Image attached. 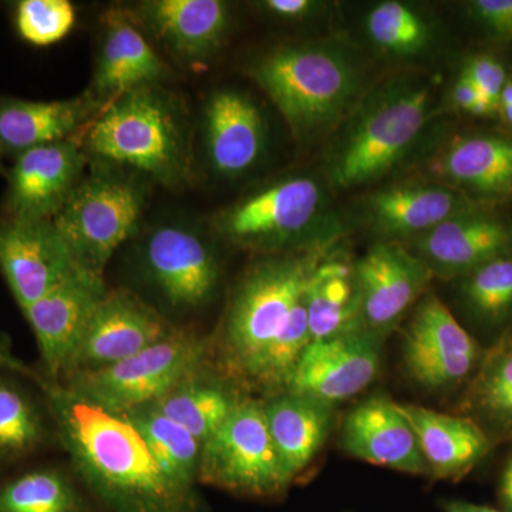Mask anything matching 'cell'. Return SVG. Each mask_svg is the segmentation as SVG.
<instances>
[{"instance_id": "cell-1", "label": "cell", "mask_w": 512, "mask_h": 512, "mask_svg": "<svg viewBox=\"0 0 512 512\" xmlns=\"http://www.w3.org/2000/svg\"><path fill=\"white\" fill-rule=\"evenodd\" d=\"M60 443L82 483L110 512H204L200 494L165 478L136 427L87 402L62 382L37 376Z\"/></svg>"}, {"instance_id": "cell-2", "label": "cell", "mask_w": 512, "mask_h": 512, "mask_svg": "<svg viewBox=\"0 0 512 512\" xmlns=\"http://www.w3.org/2000/svg\"><path fill=\"white\" fill-rule=\"evenodd\" d=\"M436 114V90L420 74L370 86L330 136L325 178L332 190L380 183L416 156Z\"/></svg>"}, {"instance_id": "cell-3", "label": "cell", "mask_w": 512, "mask_h": 512, "mask_svg": "<svg viewBox=\"0 0 512 512\" xmlns=\"http://www.w3.org/2000/svg\"><path fill=\"white\" fill-rule=\"evenodd\" d=\"M247 74L303 146L330 138L370 87L362 59L340 39L282 43L251 60Z\"/></svg>"}, {"instance_id": "cell-4", "label": "cell", "mask_w": 512, "mask_h": 512, "mask_svg": "<svg viewBox=\"0 0 512 512\" xmlns=\"http://www.w3.org/2000/svg\"><path fill=\"white\" fill-rule=\"evenodd\" d=\"M79 138L89 161L127 168L168 190H183L194 177L188 110L163 84L121 94Z\"/></svg>"}, {"instance_id": "cell-5", "label": "cell", "mask_w": 512, "mask_h": 512, "mask_svg": "<svg viewBox=\"0 0 512 512\" xmlns=\"http://www.w3.org/2000/svg\"><path fill=\"white\" fill-rule=\"evenodd\" d=\"M325 175H281L212 215V234L244 251L278 255L338 241Z\"/></svg>"}, {"instance_id": "cell-6", "label": "cell", "mask_w": 512, "mask_h": 512, "mask_svg": "<svg viewBox=\"0 0 512 512\" xmlns=\"http://www.w3.org/2000/svg\"><path fill=\"white\" fill-rule=\"evenodd\" d=\"M338 241L268 256L252 266L229 299L221 346L229 375L241 380L284 330L316 266Z\"/></svg>"}, {"instance_id": "cell-7", "label": "cell", "mask_w": 512, "mask_h": 512, "mask_svg": "<svg viewBox=\"0 0 512 512\" xmlns=\"http://www.w3.org/2000/svg\"><path fill=\"white\" fill-rule=\"evenodd\" d=\"M89 164L52 222L77 268L104 278L111 256L140 227L150 181L117 165Z\"/></svg>"}, {"instance_id": "cell-8", "label": "cell", "mask_w": 512, "mask_h": 512, "mask_svg": "<svg viewBox=\"0 0 512 512\" xmlns=\"http://www.w3.org/2000/svg\"><path fill=\"white\" fill-rule=\"evenodd\" d=\"M210 340L175 329L168 338L123 362L60 380L72 392L107 412L123 414L156 403L192 370L205 365Z\"/></svg>"}, {"instance_id": "cell-9", "label": "cell", "mask_w": 512, "mask_h": 512, "mask_svg": "<svg viewBox=\"0 0 512 512\" xmlns=\"http://www.w3.org/2000/svg\"><path fill=\"white\" fill-rule=\"evenodd\" d=\"M198 483L254 500H276L292 487L266 426L262 402L244 397L202 444Z\"/></svg>"}, {"instance_id": "cell-10", "label": "cell", "mask_w": 512, "mask_h": 512, "mask_svg": "<svg viewBox=\"0 0 512 512\" xmlns=\"http://www.w3.org/2000/svg\"><path fill=\"white\" fill-rule=\"evenodd\" d=\"M141 268L148 284L178 311H194L214 298L221 264L211 239L188 222H163L141 241Z\"/></svg>"}, {"instance_id": "cell-11", "label": "cell", "mask_w": 512, "mask_h": 512, "mask_svg": "<svg viewBox=\"0 0 512 512\" xmlns=\"http://www.w3.org/2000/svg\"><path fill=\"white\" fill-rule=\"evenodd\" d=\"M402 356L414 382L430 392H444L477 369L481 349L439 296L426 293L404 329Z\"/></svg>"}, {"instance_id": "cell-12", "label": "cell", "mask_w": 512, "mask_h": 512, "mask_svg": "<svg viewBox=\"0 0 512 512\" xmlns=\"http://www.w3.org/2000/svg\"><path fill=\"white\" fill-rule=\"evenodd\" d=\"M124 8L148 39L188 69L212 62L234 25L231 5L222 0H144Z\"/></svg>"}, {"instance_id": "cell-13", "label": "cell", "mask_w": 512, "mask_h": 512, "mask_svg": "<svg viewBox=\"0 0 512 512\" xmlns=\"http://www.w3.org/2000/svg\"><path fill=\"white\" fill-rule=\"evenodd\" d=\"M202 157L208 171L224 181H238L264 163L269 150L268 121L244 90H214L201 109Z\"/></svg>"}, {"instance_id": "cell-14", "label": "cell", "mask_w": 512, "mask_h": 512, "mask_svg": "<svg viewBox=\"0 0 512 512\" xmlns=\"http://www.w3.org/2000/svg\"><path fill=\"white\" fill-rule=\"evenodd\" d=\"M476 207L483 205L429 177L367 192L360 200L359 221L377 242L409 244L448 218Z\"/></svg>"}, {"instance_id": "cell-15", "label": "cell", "mask_w": 512, "mask_h": 512, "mask_svg": "<svg viewBox=\"0 0 512 512\" xmlns=\"http://www.w3.org/2000/svg\"><path fill=\"white\" fill-rule=\"evenodd\" d=\"M363 328L386 339L433 281L427 265L400 242H377L355 261Z\"/></svg>"}, {"instance_id": "cell-16", "label": "cell", "mask_w": 512, "mask_h": 512, "mask_svg": "<svg viewBox=\"0 0 512 512\" xmlns=\"http://www.w3.org/2000/svg\"><path fill=\"white\" fill-rule=\"evenodd\" d=\"M175 329L136 293L109 291L93 313L64 377L123 362L168 338Z\"/></svg>"}, {"instance_id": "cell-17", "label": "cell", "mask_w": 512, "mask_h": 512, "mask_svg": "<svg viewBox=\"0 0 512 512\" xmlns=\"http://www.w3.org/2000/svg\"><path fill=\"white\" fill-rule=\"evenodd\" d=\"M383 342L382 336L365 328L312 342L286 390L332 406L346 402L379 375Z\"/></svg>"}, {"instance_id": "cell-18", "label": "cell", "mask_w": 512, "mask_h": 512, "mask_svg": "<svg viewBox=\"0 0 512 512\" xmlns=\"http://www.w3.org/2000/svg\"><path fill=\"white\" fill-rule=\"evenodd\" d=\"M87 165L79 136L20 154L8 174L3 214L52 221L82 181Z\"/></svg>"}, {"instance_id": "cell-19", "label": "cell", "mask_w": 512, "mask_h": 512, "mask_svg": "<svg viewBox=\"0 0 512 512\" xmlns=\"http://www.w3.org/2000/svg\"><path fill=\"white\" fill-rule=\"evenodd\" d=\"M109 289L104 278L77 269L25 309L45 366V377L60 380L69 372L97 306Z\"/></svg>"}, {"instance_id": "cell-20", "label": "cell", "mask_w": 512, "mask_h": 512, "mask_svg": "<svg viewBox=\"0 0 512 512\" xmlns=\"http://www.w3.org/2000/svg\"><path fill=\"white\" fill-rule=\"evenodd\" d=\"M404 245L434 278L460 279L495 258L512 254V221L493 208H471Z\"/></svg>"}, {"instance_id": "cell-21", "label": "cell", "mask_w": 512, "mask_h": 512, "mask_svg": "<svg viewBox=\"0 0 512 512\" xmlns=\"http://www.w3.org/2000/svg\"><path fill=\"white\" fill-rule=\"evenodd\" d=\"M77 269L52 221H0V271L22 312Z\"/></svg>"}, {"instance_id": "cell-22", "label": "cell", "mask_w": 512, "mask_h": 512, "mask_svg": "<svg viewBox=\"0 0 512 512\" xmlns=\"http://www.w3.org/2000/svg\"><path fill=\"white\" fill-rule=\"evenodd\" d=\"M100 45L93 79L84 92L103 109L121 94L174 76L124 6H113L101 16Z\"/></svg>"}, {"instance_id": "cell-23", "label": "cell", "mask_w": 512, "mask_h": 512, "mask_svg": "<svg viewBox=\"0 0 512 512\" xmlns=\"http://www.w3.org/2000/svg\"><path fill=\"white\" fill-rule=\"evenodd\" d=\"M430 178L494 208L512 200V136L457 134L427 160Z\"/></svg>"}, {"instance_id": "cell-24", "label": "cell", "mask_w": 512, "mask_h": 512, "mask_svg": "<svg viewBox=\"0 0 512 512\" xmlns=\"http://www.w3.org/2000/svg\"><path fill=\"white\" fill-rule=\"evenodd\" d=\"M340 446L350 457L373 466L429 476L412 426L387 397H370L346 414Z\"/></svg>"}, {"instance_id": "cell-25", "label": "cell", "mask_w": 512, "mask_h": 512, "mask_svg": "<svg viewBox=\"0 0 512 512\" xmlns=\"http://www.w3.org/2000/svg\"><path fill=\"white\" fill-rule=\"evenodd\" d=\"M100 110L86 92L57 101L0 96V154L15 160L32 148L79 136Z\"/></svg>"}, {"instance_id": "cell-26", "label": "cell", "mask_w": 512, "mask_h": 512, "mask_svg": "<svg viewBox=\"0 0 512 512\" xmlns=\"http://www.w3.org/2000/svg\"><path fill=\"white\" fill-rule=\"evenodd\" d=\"M416 434L429 476L460 480L491 450L487 431L470 417L451 416L417 404L397 403Z\"/></svg>"}, {"instance_id": "cell-27", "label": "cell", "mask_w": 512, "mask_h": 512, "mask_svg": "<svg viewBox=\"0 0 512 512\" xmlns=\"http://www.w3.org/2000/svg\"><path fill=\"white\" fill-rule=\"evenodd\" d=\"M262 409L276 453L293 484L325 446L335 406L285 390L262 402Z\"/></svg>"}, {"instance_id": "cell-28", "label": "cell", "mask_w": 512, "mask_h": 512, "mask_svg": "<svg viewBox=\"0 0 512 512\" xmlns=\"http://www.w3.org/2000/svg\"><path fill=\"white\" fill-rule=\"evenodd\" d=\"M312 342L363 328L355 261L333 249L316 266L305 289Z\"/></svg>"}, {"instance_id": "cell-29", "label": "cell", "mask_w": 512, "mask_h": 512, "mask_svg": "<svg viewBox=\"0 0 512 512\" xmlns=\"http://www.w3.org/2000/svg\"><path fill=\"white\" fill-rule=\"evenodd\" d=\"M244 396L238 387L208 365L192 370L153 406L180 424L201 446L215 433Z\"/></svg>"}, {"instance_id": "cell-30", "label": "cell", "mask_w": 512, "mask_h": 512, "mask_svg": "<svg viewBox=\"0 0 512 512\" xmlns=\"http://www.w3.org/2000/svg\"><path fill=\"white\" fill-rule=\"evenodd\" d=\"M367 43L382 55L397 60L429 56L439 43V28L419 6L400 0H383L363 18Z\"/></svg>"}, {"instance_id": "cell-31", "label": "cell", "mask_w": 512, "mask_h": 512, "mask_svg": "<svg viewBox=\"0 0 512 512\" xmlns=\"http://www.w3.org/2000/svg\"><path fill=\"white\" fill-rule=\"evenodd\" d=\"M147 444L165 478L188 494L197 493L201 443L180 424L158 412L153 404L123 413Z\"/></svg>"}, {"instance_id": "cell-32", "label": "cell", "mask_w": 512, "mask_h": 512, "mask_svg": "<svg viewBox=\"0 0 512 512\" xmlns=\"http://www.w3.org/2000/svg\"><path fill=\"white\" fill-rule=\"evenodd\" d=\"M0 512H90V508L72 478L57 468H39L0 485Z\"/></svg>"}, {"instance_id": "cell-33", "label": "cell", "mask_w": 512, "mask_h": 512, "mask_svg": "<svg viewBox=\"0 0 512 512\" xmlns=\"http://www.w3.org/2000/svg\"><path fill=\"white\" fill-rule=\"evenodd\" d=\"M467 404L494 433L512 439V338L495 346L478 365Z\"/></svg>"}, {"instance_id": "cell-34", "label": "cell", "mask_w": 512, "mask_h": 512, "mask_svg": "<svg viewBox=\"0 0 512 512\" xmlns=\"http://www.w3.org/2000/svg\"><path fill=\"white\" fill-rule=\"evenodd\" d=\"M311 343L303 292L292 309L284 330L272 340L271 345L255 360L254 365L249 367L247 373L242 376V382L272 394L285 392L299 360Z\"/></svg>"}, {"instance_id": "cell-35", "label": "cell", "mask_w": 512, "mask_h": 512, "mask_svg": "<svg viewBox=\"0 0 512 512\" xmlns=\"http://www.w3.org/2000/svg\"><path fill=\"white\" fill-rule=\"evenodd\" d=\"M47 436L43 414L15 384L0 382V460L33 453Z\"/></svg>"}, {"instance_id": "cell-36", "label": "cell", "mask_w": 512, "mask_h": 512, "mask_svg": "<svg viewBox=\"0 0 512 512\" xmlns=\"http://www.w3.org/2000/svg\"><path fill=\"white\" fill-rule=\"evenodd\" d=\"M457 281L461 299L474 318L495 325L512 315V254L495 258Z\"/></svg>"}, {"instance_id": "cell-37", "label": "cell", "mask_w": 512, "mask_h": 512, "mask_svg": "<svg viewBox=\"0 0 512 512\" xmlns=\"http://www.w3.org/2000/svg\"><path fill=\"white\" fill-rule=\"evenodd\" d=\"M76 9L67 0H23L16 8L19 35L35 46L64 39L76 23Z\"/></svg>"}, {"instance_id": "cell-38", "label": "cell", "mask_w": 512, "mask_h": 512, "mask_svg": "<svg viewBox=\"0 0 512 512\" xmlns=\"http://www.w3.org/2000/svg\"><path fill=\"white\" fill-rule=\"evenodd\" d=\"M468 16L478 28L500 42H512V0H474Z\"/></svg>"}, {"instance_id": "cell-39", "label": "cell", "mask_w": 512, "mask_h": 512, "mask_svg": "<svg viewBox=\"0 0 512 512\" xmlns=\"http://www.w3.org/2000/svg\"><path fill=\"white\" fill-rule=\"evenodd\" d=\"M471 80L485 99L495 107H500V97L507 84V72L503 63L493 56L477 55L471 57L464 66L463 72Z\"/></svg>"}, {"instance_id": "cell-40", "label": "cell", "mask_w": 512, "mask_h": 512, "mask_svg": "<svg viewBox=\"0 0 512 512\" xmlns=\"http://www.w3.org/2000/svg\"><path fill=\"white\" fill-rule=\"evenodd\" d=\"M256 8L261 10L266 18L293 25L316 18L322 10L328 8V3L316 0H264L256 3Z\"/></svg>"}, {"instance_id": "cell-41", "label": "cell", "mask_w": 512, "mask_h": 512, "mask_svg": "<svg viewBox=\"0 0 512 512\" xmlns=\"http://www.w3.org/2000/svg\"><path fill=\"white\" fill-rule=\"evenodd\" d=\"M483 94L477 89L476 84L471 82L466 74L461 73L454 83L453 90H451V99H453L454 106L457 109L464 110L466 113H470L473 109L474 104Z\"/></svg>"}, {"instance_id": "cell-42", "label": "cell", "mask_w": 512, "mask_h": 512, "mask_svg": "<svg viewBox=\"0 0 512 512\" xmlns=\"http://www.w3.org/2000/svg\"><path fill=\"white\" fill-rule=\"evenodd\" d=\"M441 510L443 512H505L498 511L488 505L468 503L463 500H444L441 501Z\"/></svg>"}, {"instance_id": "cell-43", "label": "cell", "mask_w": 512, "mask_h": 512, "mask_svg": "<svg viewBox=\"0 0 512 512\" xmlns=\"http://www.w3.org/2000/svg\"><path fill=\"white\" fill-rule=\"evenodd\" d=\"M500 500L505 512H512V457L508 460L500 483Z\"/></svg>"}, {"instance_id": "cell-44", "label": "cell", "mask_w": 512, "mask_h": 512, "mask_svg": "<svg viewBox=\"0 0 512 512\" xmlns=\"http://www.w3.org/2000/svg\"><path fill=\"white\" fill-rule=\"evenodd\" d=\"M0 369H10L15 370V372L25 373V375L33 377V379L37 377L36 373H33L19 359H16L2 343H0Z\"/></svg>"}, {"instance_id": "cell-45", "label": "cell", "mask_w": 512, "mask_h": 512, "mask_svg": "<svg viewBox=\"0 0 512 512\" xmlns=\"http://www.w3.org/2000/svg\"><path fill=\"white\" fill-rule=\"evenodd\" d=\"M510 106H512V80L505 84L503 93H501L500 107H498V110L503 109V107Z\"/></svg>"}, {"instance_id": "cell-46", "label": "cell", "mask_w": 512, "mask_h": 512, "mask_svg": "<svg viewBox=\"0 0 512 512\" xmlns=\"http://www.w3.org/2000/svg\"><path fill=\"white\" fill-rule=\"evenodd\" d=\"M498 113L501 114V119H503L504 123L512 128V106L503 107V109L498 110Z\"/></svg>"}, {"instance_id": "cell-47", "label": "cell", "mask_w": 512, "mask_h": 512, "mask_svg": "<svg viewBox=\"0 0 512 512\" xmlns=\"http://www.w3.org/2000/svg\"><path fill=\"white\" fill-rule=\"evenodd\" d=\"M3 157L2 154H0V171H2V165H3Z\"/></svg>"}]
</instances>
